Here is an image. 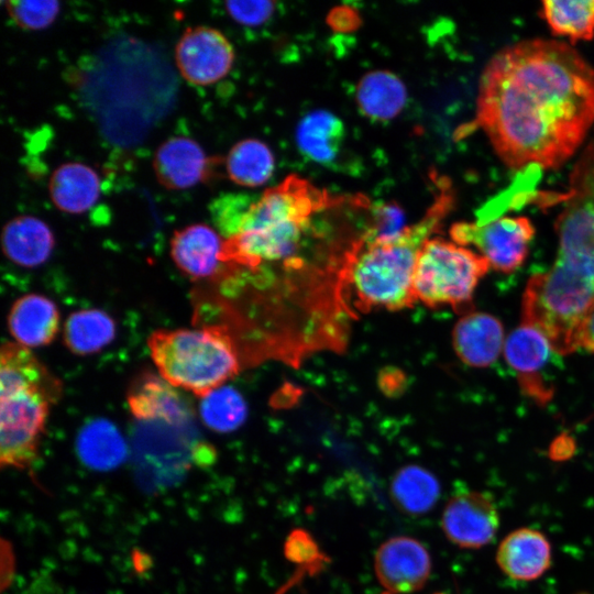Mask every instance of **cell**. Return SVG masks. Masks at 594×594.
Wrapping results in <instances>:
<instances>
[{
	"label": "cell",
	"mask_w": 594,
	"mask_h": 594,
	"mask_svg": "<svg viewBox=\"0 0 594 594\" xmlns=\"http://www.w3.org/2000/svg\"><path fill=\"white\" fill-rule=\"evenodd\" d=\"M551 544L539 530L519 528L499 543L496 562L499 569L516 581H534L551 565Z\"/></svg>",
	"instance_id": "e0dca14e"
},
{
	"label": "cell",
	"mask_w": 594,
	"mask_h": 594,
	"mask_svg": "<svg viewBox=\"0 0 594 594\" xmlns=\"http://www.w3.org/2000/svg\"><path fill=\"white\" fill-rule=\"evenodd\" d=\"M227 13L232 20L245 26H260L266 23L275 12L272 1H228Z\"/></svg>",
	"instance_id": "d6a6232c"
},
{
	"label": "cell",
	"mask_w": 594,
	"mask_h": 594,
	"mask_svg": "<svg viewBox=\"0 0 594 594\" xmlns=\"http://www.w3.org/2000/svg\"><path fill=\"white\" fill-rule=\"evenodd\" d=\"M55 238L42 219L21 215L9 220L2 228L1 246L4 255L23 267L44 264L54 250Z\"/></svg>",
	"instance_id": "ffe728a7"
},
{
	"label": "cell",
	"mask_w": 594,
	"mask_h": 594,
	"mask_svg": "<svg viewBox=\"0 0 594 594\" xmlns=\"http://www.w3.org/2000/svg\"><path fill=\"white\" fill-rule=\"evenodd\" d=\"M224 167L228 177L237 185L258 187L268 182L275 168L271 148L257 139H245L229 151Z\"/></svg>",
	"instance_id": "484cf974"
},
{
	"label": "cell",
	"mask_w": 594,
	"mask_h": 594,
	"mask_svg": "<svg viewBox=\"0 0 594 594\" xmlns=\"http://www.w3.org/2000/svg\"><path fill=\"white\" fill-rule=\"evenodd\" d=\"M317 572L307 568H298L296 573L282 586L275 594H286L290 588L296 586L300 581H302L307 575H314Z\"/></svg>",
	"instance_id": "e575fe53"
},
{
	"label": "cell",
	"mask_w": 594,
	"mask_h": 594,
	"mask_svg": "<svg viewBox=\"0 0 594 594\" xmlns=\"http://www.w3.org/2000/svg\"><path fill=\"white\" fill-rule=\"evenodd\" d=\"M579 348L594 352V304L581 327L579 333Z\"/></svg>",
	"instance_id": "836d02e7"
},
{
	"label": "cell",
	"mask_w": 594,
	"mask_h": 594,
	"mask_svg": "<svg viewBox=\"0 0 594 594\" xmlns=\"http://www.w3.org/2000/svg\"><path fill=\"white\" fill-rule=\"evenodd\" d=\"M344 141V124L327 110L306 114L296 130V143L302 155L322 165H331L338 158Z\"/></svg>",
	"instance_id": "7402d4cb"
},
{
	"label": "cell",
	"mask_w": 594,
	"mask_h": 594,
	"mask_svg": "<svg viewBox=\"0 0 594 594\" xmlns=\"http://www.w3.org/2000/svg\"><path fill=\"white\" fill-rule=\"evenodd\" d=\"M594 123V68L559 40L503 47L485 65L473 125L510 169H556L580 148Z\"/></svg>",
	"instance_id": "6da1fadb"
},
{
	"label": "cell",
	"mask_w": 594,
	"mask_h": 594,
	"mask_svg": "<svg viewBox=\"0 0 594 594\" xmlns=\"http://www.w3.org/2000/svg\"><path fill=\"white\" fill-rule=\"evenodd\" d=\"M374 569L381 585L393 594L419 591L431 573V559L417 539L399 536L383 542L374 558Z\"/></svg>",
	"instance_id": "4fadbf2b"
},
{
	"label": "cell",
	"mask_w": 594,
	"mask_h": 594,
	"mask_svg": "<svg viewBox=\"0 0 594 594\" xmlns=\"http://www.w3.org/2000/svg\"><path fill=\"white\" fill-rule=\"evenodd\" d=\"M175 63L180 76L191 85L209 86L228 75L234 50L226 35L213 28H187L175 45Z\"/></svg>",
	"instance_id": "30bf717a"
},
{
	"label": "cell",
	"mask_w": 594,
	"mask_h": 594,
	"mask_svg": "<svg viewBox=\"0 0 594 594\" xmlns=\"http://www.w3.org/2000/svg\"><path fill=\"white\" fill-rule=\"evenodd\" d=\"M224 240L210 226L189 224L175 230L170 239V256L175 265L194 279L207 278L221 268Z\"/></svg>",
	"instance_id": "2e32d148"
},
{
	"label": "cell",
	"mask_w": 594,
	"mask_h": 594,
	"mask_svg": "<svg viewBox=\"0 0 594 594\" xmlns=\"http://www.w3.org/2000/svg\"><path fill=\"white\" fill-rule=\"evenodd\" d=\"M594 304V274L556 260L530 277L521 301L522 322L540 330L556 353L579 349V333Z\"/></svg>",
	"instance_id": "8992f818"
},
{
	"label": "cell",
	"mask_w": 594,
	"mask_h": 594,
	"mask_svg": "<svg viewBox=\"0 0 594 594\" xmlns=\"http://www.w3.org/2000/svg\"><path fill=\"white\" fill-rule=\"evenodd\" d=\"M160 375L176 388L204 398L240 370L228 330L221 326L157 329L147 340Z\"/></svg>",
	"instance_id": "5b68a950"
},
{
	"label": "cell",
	"mask_w": 594,
	"mask_h": 594,
	"mask_svg": "<svg viewBox=\"0 0 594 594\" xmlns=\"http://www.w3.org/2000/svg\"><path fill=\"white\" fill-rule=\"evenodd\" d=\"M56 304L41 294H26L11 306L8 327L14 342L25 348L50 344L59 330Z\"/></svg>",
	"instance_id": "d6986e66"
},
{
	"label": "cell",
	"mask_w": 594,
	"mask_h": 594,
	"mask_svg": "<svg viewBox=\"0 0 594 594\" xmlns=\"http://www.w3.org/2000/svg\"><path fill=\"white\" fill-rule=\"evenodd\" d=\"M439 195L416 224L388 243H364L353 253L346 279L361 307L400 309L411 306L414 274L418 254L453 205L448 182L440 183Z\"/></svg>",
	"instance_id": "277c9868"
},
{
	"label": "cell",
	"mask_w": 594,
	"mask_h": 594,
	"mask_svg": "<svg viewBox=\"0 0 594 594\" xmlns=\"http://www.w3.org/2000/svg\"><path fill=\"white\" fill-rule=\"evenodd\" d=\"M452 340L461 361L473 367H486L497 360L502 351L504 328L497 318L471 311L457 322Z\"/></svg>",
	"instance_id": "ac0fdd59"
},
{
	"label": "cell",
	"mask_w": 594,
	"mask_h": 594,
	"mask_svg": "<svg viewBox=\"0 0 594 594\" xmlns=\"http://www.w3.org/2000/svg\"><path fill=\"white\" fill-rule=\"evenodd\" d=\"M391 495L396 506L411 515L429 512L440 496V483L427 469L407 465L399 469L391 483Z\"/></svg>",
	"instance_id": "4316f807"
},
{
	"label": "cell",
	"mask_w": 594,
	"mask_h": 594,
	"mask_svg": "<svg viewBox=\"0 0 594 594\" xmlns=\"http://www.w3.org/2000/svg\"><path fill=\"white\" fill-rule=\"evenodd\" d=\"M0 463L28 470L38 457L50 409L62 397L59 378L16 342L0 351Z\"/></svg>",
	"instance_id": "7a4b0ae2"
},
{
	"label": "cell",
	"mask_w": 594,
	"mask_h": 594,
	"mask_svg": "<svg viewBox=\"0 0 594 594\" xmlns=\"http://www.w3.org/2000/svg\"><path fill=\"white\" fill-rule=\"evenodd\" d=\"M554 197L563 204L554 223L557 258L594 274V142L574 165L568 190Z\"/></svg>",
	"instance_id": "ba28073f"
},
{
	"label": "cell",
	"mask_w": 594,
	"mask_h": 594,
	"mask_svg": "<svg viewBox=\"0 0 594 594\" xmlns=\"http://www.w3.org/2000/svg\"><path fill=\"white\" fill-rule=\"evenodd\" d=\"M407 228L405 213L399 206L393 202H378L372 210V222L362 242H393L400 238Z\"/></svg>",
	"instance_id": "4dcf8cb0"
},
{
	"label": "cell",
	"mask_w": 594,
	"mask_h": 594,
	"mask_svg": "<svg viewBox=\"0 0 594 594\" xmlns=\"http://www.w3.org/2000/svg\"><path fill=\"white\" fill-rule=\"evenodd\" d=\"M450 235L459 245H474L490 266L508 274L525 262L535 227L527 217H502L483 223L457 222Z\"/></svg>",
	"instance_id": "9c48e42d"
},
{
	"label": "cell",
	"mask_w": 594,
	"mask_h": 594,
	"mask_svg": "<svg viewBox=\"0 0 594 594\" xmlns=\"http://www.w3.org/2000/svg\"><path fill=\"white\" fill-rule=\"evenodd\" d=\"M117 332L111 316L97 308L77 310L64 323L63 338L67 349L77 355H89L110 344Z\"/></svg>",
	"instance_id": "d4e9b609"
},
{
	"label": "cell",
	"mask_w": 594,
	"mask_h": 594,
	"mask_svg": "<svg viewBox=\"0 0 594 594\" xmlns=\"http://www.w3.org/2000/svg\"><path fill=\"white\" fill-rule=\"evenodd\" d=\"M355 99L361 112L373 121H388L398 116L407 101L402 79L389 70L365 74L356 86Z\"/></svg>",
	"instance_id": "603a6c76"
},
{
	"label": "cell",
	"mask_w": 594,
	"mask_h": 594,
	"mask_svg": "<svg viewBox=\"0 0 594 594\" xmlns=\"http://www.w3.org/2000/svg\"><path fill=\"white\" fill-rule=\"evenodd\" d=\"M328 202V195L305 179L287 177L252 199L234 234L224 239L223 262L255 268L290 258L310 217Z\"/></svg>",
	"instance_id": "3957f363"
},
{
	"label": "cell",
	"mask_w": 594,
	"mask_h": 594,
	"mask_svg": "<svg viewBox=\"0 0 594 594\" xmlns=\"http://www.w3.org/2000/svg\"><path fill=\"white\" fill-rule=\"evenodd\" d=\"M498 527L499 516L493 497L479 491H465L452 496L441 516L446 537L465 549L487 546Z\"/></svg>",
	"instance_id": "8fae6325"
},
{
	"label": "cell",
	"mask_w": 594,
	"mask_h": 594,
	"mask_svg": "<svg viewBox=\"0 0 594 594\" xmlns=\"http://www.w3.org/2000/svg\"><path fill=\"white\" fill-rule=\"evenodd\" d=\"M76 449L79 459L100 471L120 465L127 457V444L119 429L109 420L96 418L80 429Z\"/></svg>",
	"instance_id": "cb8c5ba5"
},
{
	"label": "cell",
	"mask_w": 594,
	"mask_h": 594,
	"mask_svg": "<svg viewBox=\"0 0 594 594\" xmlns=\"http://www.w3.org/2000/svg\"><path fill=\"white\" fill-rule=\"evenodd\" d=\"M200 416L209 429L232 432L246 420L248 405L239 391L223 385L201 398Z\"/></svg>",
	"instance_id": "f1b7e54d"
},
{
	"label": "cell",
	"mask_w": 594,
	"mask_h": 594,
	"mask_svg": "<svg viewBox=\"0 0 594 594\" xmlns=\"http://www.w3.org/2000/svg\"><path fill=\"white\" fill-rule=\"evenodd\" d=\"M488 268V262L481 254L443 239L430 238L420 249L416 263L415 300L469 314L473 293Z\"/></svg>",
	"instance_id": "52a82bcc"
},
{
	"label": "cell",
	"mask_w": 594,
	"mask_h": 594,
	"mask_svg": "<svg viewBox=\"0 0 594 594\" xmlns=\"http://www.w3.org/2000/svg\"><path fill=\"white\" fill-rule=\"evenodd\" d=\"M47 188L50 199L58 210L79 215L92 208L99 199L100 179L90 166L67 162L53 170Z\"/></svg>",
	"instance_id": "44dd1931"
},
{
	"label": "cell",
	"mask_w": 594,
	"mask_h": 594,
	"mask_svg": "<svg viewBox=\"0 0 594 594\" xmlns=\"http://www.w3.org/2000/svg\"><path fill=\"white\" fill-rule=\"evenodd\" d=\"M539 15L553 35L566 37L571 45L594 37V0L542 1Z\"/></svg>",
	"instance_id": "83f0119b"
},
{
	"label": "cell",
	"mask_w": 594,
	"mask_h": 594,
	"mask_svg": "<svg viewBox=\"0 0 594 594\" xmlns=\"http://www.w3.org/2000/svg\"><path fill=\"white\" fill-rule=\"evenodd\" d=\"M152 163L156 179L163 187L182 190L205 180L212 160L195 140L177 135L157 147Z\"/></svg>",
	"instance_id": "9a60e30c"
},
{
	"label": "cell",
	"mask_w": 594,
	"mask_h": 594,
	"mask_svg": "<svg viewBox=\"0 0 594 594\" xmlns=\"http://www.w3.org/2000/svg\"><path fill=\"white\" fill-rule=\"evenodd\" d=\"M382 594H393V593H391V592H386V591H385V592H384V593H382Z\"/></svg>",
	"instance_id": "d590c367"
},
{
	"label": "cell",
	"mask_w": 594,
	"mask_h": 594,
	"mask_svg": "<svg viewBox=\"0 0 594 594\" xmlns=\"http://www.w3.org/2000/svg\"><path fill=\"white\" fill-rule=\"evenodd\" d=\"M285 557L298 568H307L319 572L327 563V557L321 552L315 539L304 529H295L286 539Z\"/></svg>",
	"instance_id": "1f68e13d"
},
{
	"label": "cell",
	"mask_w": 594,
	"mask_h": 594,
	"mask_svg": "<svg viewBox=\"0 0 594 594\" xmlns=\"http://www.w3.org/2000/svg\"><path fill=\"white\" fill-rule=\"evenodd\" d=\"M554 353L547 337L537 328L521 323L505 340L504 356L516 372L521 391L540 405L553 396L554 387L546 378V369Z\"/></svg>",
	"instance_id": "7c38bea8"
},
{
	"label": "cell",
	"mask_w": 594,
	"mask_h": 594,
	"mask_svg": "<svg viewBox=\"0 0 594 594\" xmlns=\"http://www.w3.org/2000/svg\"><path fill=\"white\" fill-rule=\"evenodd\" d=\"M127 403L132 416L142 422L180 425L194 414L190 404L176 387L161 375L147 371L132 380L127 392Z\"/></svg>",
	"instance_id": "5bb4252c"
},
{
	"label": "cell",
	"mask_w": 594,
	"mask_h": 594,
	"mask_svg": "<svg viewBox=\"0 0 594 594\" xmlns=\"http://www.w3.org/2000/svg\"><path fill=\"white\" fill-rule=\"evenodd\" d=\"M437 594H443V593H437Z\"/></svg>",
	"instance_id": "8d00e7d4"
},
{
	"label": "cell",
	"mask_w": 594,
	"mask_h": 594,
	"mask_svg": "<svg viewBox=\"0 0 594 594\" xmlns=\"http://www.w3.org/2000/svg\"><path fill=\"white\" fill-rule=\"evenodd\" d=\"M4 4L12 21L29 31L48 28L61 11V4L55 0H18L7 1Z\"/></svg>",
	"instance_id": "f546056e"
}]
</instances>
